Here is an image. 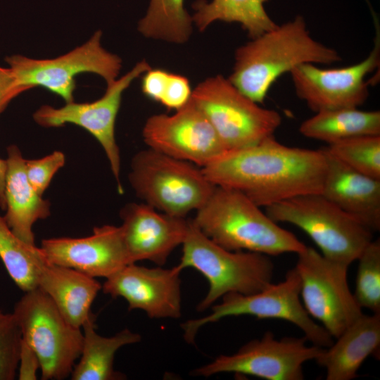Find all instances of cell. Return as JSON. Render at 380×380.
<instances>
[{
	"instance_id": "cell-1",
	"label": "cell",
	"mask_w": 380,
	"mask_h": 380,
	"mask_svg": "<svg viewBox=\"0 0 380 380\" xmlns=\"http://www.w3.org/2000/svg\"><path fill=\"white\" fill-rule=\"evenodd\" d=\"M327 162L323 150L284 145L273 136L228 150L201 167L216 186L236 189L260 207L308 194H321Z\"/></svg>"
},
{
	"instance_id": "cell-2",
	"label": "cell",
	"mask_w": 380,
	"mask_h": 380,
	"mask_svg": "<svg viewBox=\"0 0 380 380\" xmlns=\"http://www.w3.org/2000/svg\"><path fill=\"white\" fill-rule=\"evenodd\" d=\"M341 61L338 51L315 40L304 18L297 15L239 47L228 80L246 96L262 104L276 80L296 66Z\"/></svg>"
},
{
	"instance_id": "cell-3",
	"label": "cell",
	"mask_w": 380,
	"mask_h": 380,
	"mask_svg": "<svg viewBox=\"0 0 380 380\" xmlns=\"http://www.w3.org/2000/svg\"><path fill=\"white\" fill-rule=\"evenodd\" d=\"M193 220L214 242L229 251H247L269 256L298 254L306 246L281 227L243 193L216 186Z\"/></svg>"
},
{
	"instance_id": "cell-4",
	"label": "cell",
	"mask_w": 380,
	"mask_h": 380,
	"mask_svg": "<svg viewBox=\"0 0 380 380\" xmlns=\"http://www.w3.org/2000/svg\"><path fill=\"white\" fill-rule=\"evenodd\" d=\"M179 270L193 267L209 282V290L197 307L204 311L229 293L248 295L272 283L274 263L270 256L247 251H229L220 246L189 220L182 243Z\"/></svg>"
},
{
	"instance_id": "cell-5",
	"label": "cell",
	"mask_w": 380,
	"mask_h": 380,
	"mask_svg": "<svg viewBox=\"0 0 380 380\" xmlns=\"http://www.w3.org/2000/svg\"><path fill=\"white\" fill-rule=\"evenodd\" d=\"M129 180L147 205L179 217L200 209L216 186L201 167L149 148L133 157Z\"/></svg>"
},
{
	"instance_id": "cell-6",
	"label": "cell",
	"mask_w": 380,
	"mask_h": 380,
	"mask_svg": "<svg viewBox=\"0 0 380 380\" xmlns=\"http://www.w3.org/2000/svg\"><path fill=\"white\" fill-rule=\"evenodd\" d=\"M275 222L291 224L314 241L326 258L348 265L373 240L372 232L322 194L293 197L265 208Z\"/></svg>"
},
{
	"instance_id": "cell-7",
	"label": "cell",
	"mask_w": 380,
	"mask_h": 380,
	"mask_svg": "<svg viewBox=\"0 0 380 380\" xmlns=\"http://www.w3.org/2000/svg\"><path fill=\"white\" fill-rule=\"evenodd\" d=\"M13 314L22 340L38 357L42 379L62 380L70 376L82 350V328L70 324L39 287L24 292Z\"/></svg>"
},
{
	"instance_id": "cell-8",
	"label": "cell",
	"mask_w": 380,
	"mask_h": 380,
	"mask_svg": "<svg viewBox=\"0 0 380 380\" xmlns=\"http://www.w3.org/2000/svg\"><path fill=\"white\" fill-rule=\"evenodd\" d=\"M240 315L289 322L299 328L311 344L322 348L329 347L334 342L327 330L305 310L300 298V279L295 267L288 270L282 281L272 283L257 293L224 295L222 302L213 305L208 315L182 324L184 338L189 343H194L198 329L203 325Z\"/></svg>"
},
{
	"instance_id": "cell-9",
	"label": "cell",
	"mask_w": 380,
	"mask_h": 380,
	"mask_svg": "<svg viewBox=\"0 0 380 380\" xmlns=\"http://www.w3.org/2000/svg\"><path fill=\"white\" fill-rule=\"evenodd\" d=\"M190 100L208 119L227 150L256 144L273 136L281 124L277 111L261 107L222 75L199 83Z\"/></svg>"
},
{
	"instance_id": "cell-10",
	"label": "cell",
	"mask_w": 380,
	"mask_h": 380,
	"mask_svg": "<svg viewBox=\"0 0 380 380\" xmlns=\"http://www.w3.org/2000/svg\"><path fill=\"white\" fill-rule=\"evenodd\" d=\"M101 37L102 32L98 30L82 45L54 58L34 59L15 54L5 61L23 92L42 87L70 103L74 101L75 77L80 74H96L107 84L119 75L122 60L102 46Z\"/></svg>"
},
{
	"instance_id": "cell-11",
	"label": "cell",
	"mask_w": 380,
	"mask_h": 380,
	"mask_svg": "<svg viewBox=\"0 0 380 380\" xmlns=\"http://www.w3.org/2000/svg\"><path fill=\"white\" fill-rule=\"evenodd\" d=\"M300 298L310 316L336 338L363 312L347 279L350 265L330 260L312 247L297 254Z\"/></svg>"
},
{
	"instance_id": "cell-12",
	"label": "cell",
	"mask_w": 380,
	"mask_h": 380,
	"mask_svg": "<svg viewBox=\"0 0 380 380\" xmlns=\"http://www.w3.org/2000/svg\"><path fill=\"white\" fill-rule=\"evenodd\" d=\"M303 337L274 338L272 331L253 339L232 355H222L192 372L208 377L218 373H235L266 380H302L303 365L315 360L324 348L308 345Z\"/></svg>"
},
{
	"instance_id": "cell-13",
	"label": "cell",
	"mask_w": 380,
	"mask_h": 380,
	"mask_svg": "<svg viewBox=\"0 0 380 380\" xmlns=\"http://www.w3.org/2000/svg\"><path fill=\"white\" fill-rule=\"evenodd\" d=\"M151 68L149 64L143 60L125 75L108 84L105 94L100 99L90 103L72 101L61 108L44 105L33 115L34 121L44 127L73 124L91 134L106 153L120 194L123 193V187L120 181V149L115 137L116 118L123 92L134 80Z\"/></svg>"
},
{
	"instance_id": "cell-14",
	"label": "cell",
	"mask_w": 380,
	"mask_h": 380,
	"mask_svg": "<svg viewBox=\"0 0 380 380\" xmlns=\"http://www.w3.org/2000/svg\"><path fill=\"white\" fill-rule=\"evenodd\" d=\"M142 136L149 148L200 167L228 151L208 119L191 100L173 115L150 116Z\"/></svg>"
},
{
	"instance_id": "cell-15",
	"label": "cell",
	"mask_w": 380,
	"mask_h": 380,
	"mask_svg": "<svg viewBox=\"0 0 380 380\" xmlns=\"http://www.w3.org/2000/svg\"><path fill=\"white\" fill-rule=\"evenodd\" d=\"M379 37L369 54L352 65L331 69L313 63L296 66L290 74L297 96L315 113L362 105L369 96L366 76L380 63Z\"/></svg>"
},
{
	"instance_id": "cell-16",
	"label": "cell",
	"mask_w": 380,
	"mask_h": 380,
	"mask_svg": "<svg viewBox=\"0 0 380 380\" xmlns=\"http://www.w3.org/2000/svg\"><path fill=\"white\" fill-rule=\"evenodd\" d=\"M180 272L176 266L148 268L132 263L106 278L102 289L113 298H123L129 310H141L150 318H179Z\"/></svg>"
},
{
	"instance_id": "cell-17",
	"label": "cell",
	"mask_w": 380,
	"mask_h": 380,
	"mask_svg": "<svg viewBox=\"0 0 380 380\" xmlns=\"http://www.w3.org/2000/svg\"><path fill=\"white\" fill-rule=\"evenodd\" d=\"M39 248L46 262L94 278L106 279L132 263L120 226L96 227L92 234L86 237L44 239Z\"/></svg>"
},
{
	"instance_id": "cell-18",
	"label": "cell",
	"mask_w": 380,
	"mask_h": 380,
	"mask_svg": "<svg viewBox=\"0 0 380 380\" xmlns=\"http://www.w3.org/2000/svg\"><path fill=\"white\" fill-rule=\"evenodd\" d=\"M124 241L132 263L149 260L163 265L182 244L189 224L184 217L158 213L146 203H131L120 211Z\"/></svg>"
},
{
	"instance_id": "cell-19",
	"label": "cell",
	"mask_w": 380,
	"mask_h": 380,
	"mask_svg": "<svg viewBox=\"0 0 380 380\" xmlns=\"http://www.w3.org/2000/svg\"><path fill=\"white\" fill-rule=\"evenodd\" d=\"M321 194L371 232L380 229V179L360 173L329 154Z\"/></svg>"
},
{
	"instance_id": "cell-20",
	"label": "cell",
	"mask_w": 380,
	"mask_h": 380,
	"mask_svg": "<svg viewBox=\"0 0 380 380\" xmlns=\"http://www.w3.org/2000/svg\"><path fill=\"white\" fill-rule=\"evenodd\" d=\"M336 339L323 349L316 362L325 369L327 380L357 378L369 356L379 359L380 313H362Z\"/></svg>"
},
{
	"instance_id": "cell-21",
	"label": "cell",
	"mask_w": 380,
	"mask_h": 380,
	"mask_svg": "<svg viewBox=\"0 0 380 380\" xmlns=\"http://www.w3.org/2000/svg\"><path fill=\"white\" fill-rule=\"evenodd\" d=\"M7 156L4 192L6 213L4 217L16 236L34 246L33 225L50 215V203L31 186L25 172V159L19 148L9 146Z\"/></svg>"
},
{
	"instance_id": "cell-22",
	"label": "cell",
	"mask_w": 380,
	"mask_h": 380,
	"mask_svg": "<svg viewBox=\"0 0 380 380\" xmlns=\"http://www.w3.org/2000/svg\"><path fill=\"white\" fill-rule=\"evenodd\" d=\"M38 287L49 296L65 319L79 328L92 315L91 306L102 288L94 277L46 260L39 269Z\"/></svg>"
},
{
	"instance_id": "cell-23",
	"label": "cell",
	"mask_w": 380,
	"mask_h": 380,
	"mask_svg": "<svg viewBox=\"0 0 380 380\" xmlns=\"http://www.w3.org/2000/svg\"><path fill=\"white\" fill-rule=\"evenodd\" d=\"M83 346L79 361L70 374L72 380H118L125 376L113 368L115 353L122 346L138 343L141 336L124 329L110 337L95 330L94 315L82 325Z\"/></svg>"
},
{
	"instance_id": "cell-24",
	"label": "cell",
	"mask_w": 380,
	"mask_h": 380,
	"mask_svg": "<svg viewBox=\"0 0 380 380\" xmlns=\"http://www.w3.org/2000/svg\"><path fill=\"white\" fill-rule=\"evenodd\" d=\"M299 132L328 144L355 137L380 135V111L344 108L317 112L301 123Z\"/></svg>"
},
{
	"instance_id": "cell-25",
	"label": "cell",
	"mask_w": 380,
	"mask_h": 380,
	"mask_svg": "<svg viewBox=\"0 0 380 380\" xmlns=\"http://www.w3.org/2000/svg\"><path fill=\"white\" fill-rule=\"evenodd\" d=\"M267 0H197L193 4L191 17L200 31L215 21L238 23L251 39L276 27L277 25L266 12Z\"/></svg>"
},
{
	"instance_id": "cell-26",
	"label": "cell",
	"mask_w": 380,
	"mask_h": 380,
	"mask_svg": "<svg viewBox=\"0 0 380 380\" xmlns=\"http://www.w3.org/2000/svg\"><path fill=\"white\" fill-rule=\"evenodd\" d=\"M0 259L23 291L38 287L39 269L46 260L39 248L21 241L0 215Z\"/></svg>"
},
{
	"instance_id": "cell-27",
	"label": "cell",
	"mask_w": 380,
	"mask_h": 380,
	"mask_svg": "<svg viewBox=\"0 0 380 380\" xmlns=\"http://www.w3.org/2000/svg\"><path fill=\"white\" fill-rule=\"evenodd\" d=\"M192 23L184 0H151L138 30L147 38L182 44L191 36Z\"/></svg>"
},
{
	"instance_id": "cell-28",
	"label": "cell",
	"mask_w": 380,
	"mask_h": 380,
	"mask_svg": "<svg viewBox=\"0 0 380 380\" xmlns=\"http://www.w3.org/2000/svg\"><path fill=\"white\" fill-rule=\"evenodd\" d=\"M324 148L353 170L380 179V135L348 138Z\"/></svg>"
},
{
	"instance_id": "cell-29",
	"label": "cell",
	"mask_w": 380,
	"mask_h": 380,
	"mask_svg": "<svg viewBox=\"0 0 380 380\" xmlns=\"http://www.w3.org/2000/svg\"><path fill=\"white\" fill-rule=\"evenodd\" d=\"M354 297L360 306L380 313V240H372L358 257Z\"/></svg>"
},
{
	"instance_id": "cell-30",
	"label": "cell",
	"mask_w": 380,
	"mask_h": 380,
	"mask_svg": "<svg viewBox=\"0 0 380 380\" xmlns=\"http://www.w3.org/2000/svg\"><path fill=\"white\" fill-rule=\"evenodd\" d=\"M22 336L13 313L0 310V380L15 379Z\"/></svg>"
},
{
	"instance_id": "cell-31",
	"label": "cell",
	"mask_w": 380,
	"mask_h": 380,
	"mask_svg": "<svg viewBox=\"0 0 380 380\" xmlns=\"http://www.w3.org/2000/svg\"><path fill=\"white\" fill-rule=\"evenodd\" d=\"M65 163V156L59 151L39 159L25 160L27 179L38 194L43 195L55 174Z\"/></svg>"
},
{
	"instance_id": "cell-32",
	"label": "cell",
	"mask_w": 380,
	"mask_h": 380,
	"mask_svg": "<svg viewBox=\"0 0 380 380\" xmlns=\"http://www.w3.org/2000/svg\"><path fill=\"white\" fill-rule=\"evenodd\" d=\"M191 93L189 81L185 76L170 72L160 103L169 110H177L190 101Z\"/></svg>"
},
{
	"instance_id": "cell-33",
	"label": "cell",
	"mask_w": 380,
	"mask_h": 380,
	"mask_svg": "<svg viewBox=\"0 0 380 380\" xmlns=\"http://www.w3.org/2000/svg\"><path fill=\"white\" fill-rule=\"evenodd\" d=\"M170 72L163 69H149L143 75L141 90L149 99L160 103Z\"/></svg>"
},
{
	"instance_id": "cell-34",
	"label": "cell",
	"mask_w": 380,
	"mask_h": 380,
	"mask_svg": "<svg viewBox=\"0 0 380 380\" xmlns=\"http://www.w3.org/2000/svg\"><path fill=\"white\" fill-rule=\"evenodd\" d=\"M40 364L37 354L23 340L21 341L18 367L20 380H35Z\"/></svg>"
},
{
	"instance_id": "cell-35",
	"label": "cell",
	"mask_w": 380,
	"mask_h": 380,
	"mask_svg": "<svg viewBox=\"0 0 380 380\" xmlns=\"http://www.w3.org/2000/svg\"><path fill=\"white\" fill-rule=\"evenodd\" d=\"M21 93L23 91L16 85L10 68L0 66V113L12 99Z\"/></svg>"
},
{
	"instance_id": "cell-36",
	"label": "cell",
	"mask_w": 380,
	"mask_h": 380,
	"mask_svg": "<svg viewBox=\"0 0 380 380\" xmlns=\"http://www.w3.org/2000/svg\"><path fill=\"white\" fill-rule=\"evenodd\" d=\"M7 172V161L0 158V208L6 210V201H5V184L6 177Z\"/></svg>"
}]
</instances>
